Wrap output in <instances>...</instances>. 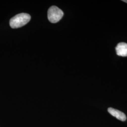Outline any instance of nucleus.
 <instances>
[{
	"label": "nucleus",
	"instance_id": "f257e3e1",
	"mask_svg": "<svg viewBox=\"0 0 127 127\" xmlns=\"http://www.w3.org/2000/svg\"><path fill=\"white\" fill-rule=\"evenodd\" d=\"M30 19L31 16L28 14H18L10 19L9 25L12 28H18L26 25Z\"/></svg>",
	"mask_w": 127,
	"mask_h": 127
},
{
	"label": "nucleus",
	"instance_id": "f03ea898",
	"mask_svg": "<svg viewBox=\"0 0 127 127\" xmlns=\"http://www.w3.org/2000/svg\"><path fill=\"white\" fill-rule=\"evenodd\" d=\"M63 15V11L55 6L50 7L48 11V18L51 23L59 22Z\"/></svg>",
	"mask_w": 127,
	"mask_h": 127
},
{
	"label": "nucleus",
	"instance_id": "7ed1b4c3",
	"mask_svg": "<svg viewBox=\"0 0 127 127\" xmlns=\"http://www.w3.org/2000/svg\"><path fill=\"white\" fill-rule=\"evenodd\" d=\"M108 112L112 116L116 117L119 120L124 122L126 120L127 117L125 114L117 109H114L112 107L108 108Z\"/></svg>",
	"mask_w": 127,
	"mask_h": 127
},
{
	"label": "nucleus",
	"instance_id": "20e7f679",
	"mask_svg": "<svg viewBox=\"0 0 127 127\" xmlns=\"http://www.w3.org/2000/svg\"><path fill=\"white\" fill-rule=\"evenodd\" d=\"M117 55L121 57H127V43L125 42L119 43L115 48Z\"/></svg>",
	"mask_w": 127,
	"mask_h": 127
},
{
	"label": "nucleus",
	"instance_id": "39448f33",
	"mask_svg": "<svg viewBox=\"0 0 127 127\" xmlns=\"http://www.w3.org/2000/svg\"><path fill=\"white\" fill-rule=\"evenodd\" d=\"M122 1H123V2H124L127 3V0H122Z\"/></svg>",
	"mask_w": 127,
	"mask_h": 127
}]
</instances>
